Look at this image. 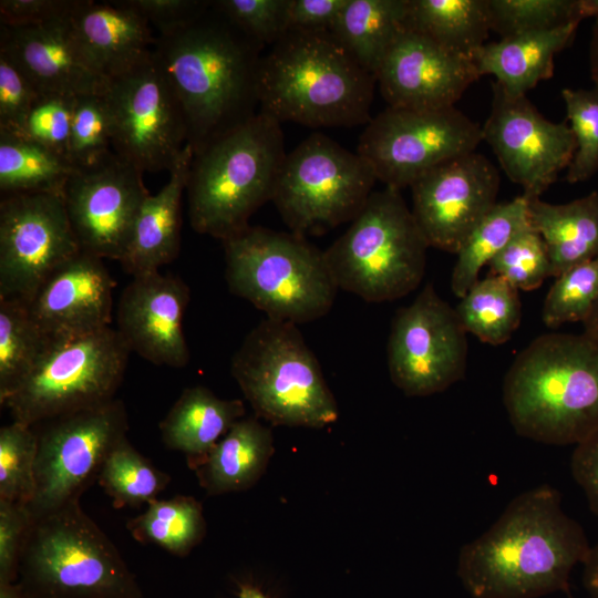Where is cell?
<instances>
[{"label":"cell","instance_id":"cell-27","mask_svg":"<svg viewBox=\"0 0 598 598\" xmlns=\"http://www.w3.org/2000/svg\"><path fill=\"white\" fill-rule=\"evenodd\" d=\"M245 412L238 399H220L203 385L186 388L159 423L162 441L185 454L194 470Z\"/></svg>","mask_w":598,"mask_h":598},{"label":"cell","instance_id":"cell-23","mask_svg":"<svg viewBox=\"0 0 598 598\" xmlns=\"http://www.w3.org/2000/svg\"><path fill=\"white\" fill-rule=\"evenodd\" d=\"M114 288L103 259L80 250L44 280L27 305L49 339L87 333L110 327Z\"/></svg>","mask_w":598,"mask_h":598},{"label":"cell","instance_id":"cell-28","mask_svg":"<svg viewBox=\"0 0 598 598\" xmlns=\"http://www.w3.org/2000/svg\"><path fill=\"white\" fill-rule=\"evenodd\" d=\"M272 453L270 429L257 417H243L193 471L210 496L240 492L258 482Z\"/></svg>","mask_w":598,"mask_h":598},{"label":"cell","instance_id":"cell-22","mask_svg":"<svg viewBox=\"0 0 598 598\" xmlns=\"http://www.w3.org/2000/svg\"><path fill=\"white\" fill-rule=\"evenodd\" d=\"M190 289L179 277L154 271L133 277L116 311V330L143 359L171 368L189 362L183 320Z\"/></svg>","mask_w":598,"mask_h":598},{"label":"cell","instance_id":"cell-44","mask_svg":"<svg viewBox=\"0 0 598 598\" xmlns=\"http://www.w3.org/2000/svg\"><path fill=\"white\" fill-rule=\"evenodd\" d=\"M239 29L261 45H274L288 31L290 0H214Z\"/></svg>","mask_w":598,"mask_h":598},{"label":"cell","instance_id":"cell-5","mask_svg":"<svg viewBox=\"0 0 598 598\" xmlns=\"http://www.w3.org/2000/svg\"><path fill=\"white\" fill-rule=\"evenodd\" d=\"M280 124L258 112L193 156L186 193L196 233L224 241L246 229L250 216L272 200L287 155Z\"/></svg>","mask_w":598,"mask_h":598},{"label":"cell","instance_id":"cell-31","mask_svg":"<svg viewBox=\"0 0 598 598\" xmlns=\"http://www.w3.org/2000/svg\"><path fill=\"white\" fill-rule=\"evenodd\" d=\"M408 27L473 59L491 28L488 0H408Z\"/></svg>","mask_w":598,"mask_h":598},{"label":"cell","instance_id":"cell-20","mask_svg":"<svg viewBox=\"0 0 598 598\" xmlns=\"http://www.w3.org/2000/svg\"><path fill=\"white\" fill-rule=\"evenodd\" d=\"M480 78L473 59L410 28L395 39L375 72L389 106L414 110L454 106Z\"/></svg>","mask_w":598,"mask_h":598},{"label":"cell","instance_id":"cell-30","mask_svg":"<svg viewBox=\"0 0 598 598\" xmlns=\"http://www.w3.org/2000/svg\"><path fill=\"white\" fill-rule=\"evenodd\" d=\"M408 0H348L330 33L367 71L375 72L408 29Z\"/></svg>","mask_w":598,"mask_h":598},{"label":"cell","instance_id":"cell-14","mask_svg":"<svg viewBox=\"0 0 598 598\" xmlns=\"http://www.w3.org/2000/svg\"><path fill=\"white\" fill-rule=\"evenodd\" d=\"M112 150L142 172L168 171L187 145L182 106L153 54L109 80Z\"/></svg>","mask_w":598,"mask_h":598},{"label":"cell","instance_id":"cell-56","mask_svg":"<svg viewBox=\"0 0 598 598\" xmlns=\"http://www.w3.org/2000/svg\"><path fill=\"white\" fill-rule=\"evenodd\" d=\"M578 16L580 20L589 17L598 18V0H578Z\"/></svg>","mask_w":598,"mask_h":598},{"label":"cell","instance_id":"cell-18","mask_svg":"<svg viewBox=\"0 0 598 598\" xmlns=\"http://www.w3.org/2000/svg\"><path fill=\"white\" fill-rule=\"evenodd\" d=\"M482 135L507 177L523 188L522 195L527 198H539L558 174L568 168L576 151L566 121L550 122L526 95L509 96L496 82Z\"/></svg>","mask_w":598,"mask_h":598},{"label":"cell","instance_id":"cell-41","mask_svg":"<svg viewBox=\"0 0 598 598\" xmlns=\"http://www.w3.org/2000/svg\"><path fill=\"white\" fill-rule=\"evenodd\" d=\"M567 120L576 142L566 181L584 182L598 172V89H564Z\"/></svg>","mask_w":598,"mask_h":598},{"label":"cell","instance_id":"cell-37","mask_svg":"<svg viewBox=\"0 0 598 598\" xmlns=\"http://www.w3.org/2000/svg\"><path fill=\"white\" fill-rule=\"evenodd\" d=\"M169 482L171 476L154 466L127 437L111 451L97 478L116 508L147 505Z\"/></svg>","mask_w":598,"mask_h":598},{"label":"cell","instance_id":"cell-21","mask_svg":"<svg viewBox=\"0 0 598 598\" xmlns=\"http://www.w3.org/2000/svg\"><path fill=\"white\" fill-rule=\"evenodd\" d=\"M72 11L37 25L0 24V53L10 59L41 94H104L109 80L82 45L71 19Z\"/></svg>","mask_w":598,"mask_h":598},{"label":"cell","instance_id":"cell-36","mask_svg":"<svg viewBox=\"0 0 598 598\" xmlns=\"http://www.w3.org/2000/svg\"><path fill=\"white\" fill-rule=\"evenodd\" d=\"M48 342L25 302L0 299V403L28 377Z\"/></svg>","mask_w":598,"mask_h":598},{"label":"cell","instance_id":"cell-4","mask_svg":"<svg viewBox=\"0 0 598 598\" xmlns=\"http://www.w3.org/2000/svg\"><path fill=\"white\" fill-rule=\"evenodd\" d=\"M375 84L329 31L289 30L262 55L258 112L310 127L367 125Z\"/></svg>","mask_w":598,"mask_h":598},{"label":"cell","instance_id":"cell-42","mask_svg":"<svg viewBox=\"0 0 598 598\" xmlns=\"http://www.w3.org/2000/svg\"><path fill=\"white\" fill-rule=\"evenodd\" d=\"M112 151V122L104 94L75 97L68 158L74 167L89 165Z\"/></svg>","mask_w":598,"mask_h":598},{"label":"cell","instance_id":"cell-50","mask_svg":"<svg viewBox=\"0 0 598 598\" xmlns=\"http://www.w3.org/2000/svg\"><path fill=\"white\" fill-rule=\"evenodd\" d=\"M570 470L586 496L589 509L598 517V429L576 445Z\"/></svg>","mask_w":598,"mask_h":598},{"label":"cell","instance_id":"cell-7","mask_svg":"<svg viewBox=\"0 0 598 598\" xmlns=\"http://www.w3.org/2000/svg\"><path fill=\"white\" fill-rule=\"evenodd\" d=\"M223 245L229 291L267 318L300 324L331 310L338 287L323 251L305 237L249 225Z\"/></svg>","mask_w":598,"mask_h":598},{"label":"cell","instance_id":"cell-16","mask_svg":"<svg viewBox=\"0 0 598 598\" xmlns=\"http://www.w3.org/2000/svg\"><path fill=\"white\" fill-rule=\"evenodd\" d=\"M61 194L20 193L0 200V299L23 302L80 251Z\"/></svg>","mask_w":598,"mask_h":598},{"label":"cell","instance_id":"cell-55","mask_svg":"<svg viewBox=\"0 0 598 598\" xmlns=\"http://www.w3.org/2000/svg\"><path fill=\"white\" fill-rule=\"evenodd\" d=\"M582 323L584 332L598 340V298Z\"/></svg>","mask_w":598,"mask_h":598},{"label":"cell","instance_id":"cell-35","mask_svg":"<svg viewBox=\"0 0 598 598\" xmlns=\"http://www.w3.org/2000/svg\"><path fill=\"white\" fill-rule=\"evenodd\" d=\"M455 311L467 333L493 346L505 343L522 320L518 290L496 275L477 280Z\"/></svg>","mask_w":598,"mask_h":598},{"label":"cell","instance_id":"cell-54","mask_svg":"<svg viewBox=\"0 0 598 598\" xmlns=\"http://www.w3.org/2000/svg\"><path fill=\"white\" fill-rule=\"evenodd\" d=\"M0 598H32L21 585L16 582H0Z\"/></svg>","mask_w":598,"mask_h":598},{"label":"cell","instance_id":"cell-32","mask_svg":"<svg viewBox=\"0 0 598 598\" xmlns=\"http://www.w3.org/2000/svg\"><path fill=\"white\" fill-rule=\"evenodd\" d=\"M530 227L524 195L497 203L477 224L457 251L451 289L460 299L476 283L478 274L522 230Z\"/></svg>","mask_w":598,"mask_h":598},{"label":"cell","instance_id":"cell-25","mask_svg":"<svg viewBox=\"0 0 598 598\" xmlns=\"http://www.w3.org/2000/svg\"><path fill=\"white\" fill-rule=\"evenodd\" d=\"M194 153L186 145L169 169L167 184L148 195L138 213L133 236L124 257L123 270L133 277L145 275L172 262L181 243V203Z\"/></svg>","mask_w":598,"mask_h":598},{"label":"cell","instance_id":"cell-57","mask_svg":"<svg viewBox=\"0 0 598 598\" xmlns=\"http://www.w3.org/2000/svg\"><path fill=\"white\" fill-rule=\"evenodd\" d=\"M238 598H267L259 589L250 585H243L240 587Z\"/></svg>","mask_w":598,"mask_h":598},{"label":"cell","instance_id":"cell-34","mask_svg":"<svg viewBox=\"0 0 598 598\" xmlns=\"http://www.w3.org/2000/svg\"><path fill=\"white\" fill-rule=\"evenodd\" d=\"M133 538L156 545L172 555L187 556L206 535L202 504L192 496L154 499L144 513L127 520Z\"/></svg>","mask_w":598,"mask_h":598},{"label":"cell","instance_id":"cell-10","mask_svg":"<svg viewBox=\"0 0 598 598\" xmlns=\"http://www.w3.org/2000/svg\"><path fill=\"white\" fill-rule=\"evenodd\" d=\"M131 350L116 329L52 338L23 382L1 403L34 426L114 399Z\"/></svg>","mask_w":598,"mask_h":598},{"label":"cell","instance_id":"cell-52","mask_svg":"<svg viewBox=\"0 0 598 598\" xmlns=\"http://www.w3.org/2000/svg\"><path fill=\"white\" fill-rule=\"evenodd\" d=\"M582 565V585L591 598H598V544L590 547Z\"/></svg>","mask_w":598,"mask_h":598},{"label":"cell","instance_id":"cell-33","mask_svg":"<svg viewBox=\"0 0 598 598\" xmlns=\"http://www.w3.org/2000/svg\"><path fill=\"white\" fill-rule=\"evenodd\" d=\"M70 159L38 142L0 130V192L62 194L73 172Z\"/></svg>","mask_w":598,"mask_h":598},{"label":"cell","instance_id":"cell-12","mask_svg":"<svg viewBox=\"0 0 598 598\" xmlns=\"http://www.w3.org/2000/svg\"><path fill=\"white\" fill-rule=\"evenodd\" d=\"M39 424L35 491L28 506L33 518L80 502L111 451L126 439L128 417L123 401L113 399Z\"/></svg>","mask_w":598,"mask_h":598},{"label":"cell","instance_id":"cell-26","mask_svg":"<svg viewBox=\"0 0 598 598\" xmlns=\"http://www.w3.org/2000/svg\"><path fill=\"white\" fill-rule=\"evenodd\" d=\"M579 23L527 32L485 43L473 55L480 75L491 74L513 97L524 96L554 73V58L573 40Z\"/></svg>","mask_w":598,"mask_h":598},{"label":"cell","instance_id":"cell-45","mask_svg":"<svg viewBox=\"0 0 598 598\" xmlns=\"http://www.w3.org/2000/svg\"><path fill=\"white\" fill-rule=\"evenodd\" d=\"M75 97L40 94L28 112L19 135L68 157Z\"/></svg>","mask_w":598,"mask_h":598},{"label":"cell","instance_id":"cell-6","mask_svg":"<svg viewBox=\"0 0 598 598\" xmlns=\"http://www.w3.org/2000/svg\"><path fill=\"white\" fill-rule=\"evenodd\" d=\"M18 582L32 598H143L136 576L80 502L33 518Z\"/></svg>","mask_w":598,"mask_h":598},{"label":"cell","instance_id":"cell-13","mask_svg":"<svg viewBox=\"0 0 598 598\" xmlns=\"http://www.w3.org/2000/svg\"><path fill=\"white\" fill-rule=\"evenodd\" d=\"M482 140V126L455 106H388L365 125L357 153L370 163L378 181L400 190L436 166L475 152Z\"/></svg>","mask_w":598,"mask_h":598},{"label":"cell","instance_id":"cell-1","mask_svg":"<svg viewBox=\"0 0 598 598\" xmlns=\"http://www.w3.org/2000/svg\"><path fill=\"white\" fill-rule=\"evenodd\" d=\"M561 494L538 485L514 497L493 525L462 546L457 577L472 598H538L567 591L590 549Z\"/></svg>","mask_w":598,"mask_h":598},{"label":"cell","instance_id":"cell-9","mask_svg":"<svg viewBox=\"0 0 598 598\" xmlns=\"http://www.w3.org/2000/svg\"><path fill=\"white\" fill-rule=\"evenodd\" d=\"M230 370L256 416L274 425L320 429L338 420L337 401L297 324L260 321Z\"/></svg>","mask_w":598,"mask_h":598},{"label":"cell","instance_id":"cell-49","mask_svg":"<svg viewBox=\"0 0 598 598\" xmlns=\"http://www.w3.org/2000/svg\"><path fill=\"white\" fill-rule=\"evenodd\" d=\"M78 0H1L0 24L28 27L69 14Z\"/></svg>","mask_w":598,"mask_h":598},{"label":"cell","instance_id":"cell-40","mask_svg":"<svg viewBox=\"0 0 598 598\" xmlns=\"http://www.w3.org/2000/svg\"><path fill=\"white\" fill-rule=\"evenodd\" d=\"M555 278L543 307L544 323L557 328L566 322H584L598 298V257Z\"/></svg>","mask_w":598,"mask_h":598},{"label":"cell","instance_id":"cell-2","mask_svg":"<svg viewBox=\"0 0 598 598\" xmlns=\"http://www.w3.org/2000/svg\"><path fill=\"white\" fill-rule=\"evenodd\" d=\"M264 48L214 0L184 27L156 35L153 56L182 106L194 155L258 113Z\"/></svg>","mask_w":598,"mask_h":598},{"label":"cell","instance_id":"cell-46","mask_svg":"<svg viewBox=\"0 0 598 598\" xmlns=\"http://www.w3.org/2000/svg\"><path fill=\"white\" fill-rule=\"evenodd\" d=\"M39 90L4 54L0 53V130L20 134Z\"/></svg>","mask_w":598,"mask_h":598},{"label":"cell","instance_id":"cell-17","mask_svg":"<svg viewBox=\"0 0 598 598\" xmlns=\"http://www.w3.org/2000/svg\"><path fill=\"white\" fill-rule=\"evenodd\" d=\"M143 173L113 150L74 167L61 195L81 251L117 261L124 257L150 195Z\"/></svg>","mask_w":598,"mask_h":598},{"label":"cell","instance_id":"cell-29","mask_svg":"<svg viewBox=\"0 0 598 598\" xmlns=\"http://www.w3.org/2000/svg\"><path fill=\"white\" fill-rule=\"evenodd\" d=\"M528 218L546 244L551 276L598 257V192L558 205L528 198Z\"/></svg>","mask_w":598,"mask_h":598},{"label":"cell","instance_id":"cell-53","mask_svg":"<svg viewBox=\"0 0 598 598\" xmlns=\"http://www.w3.org/2000/svg\"><path fill=\"white\" fill-rule=\"evenodd\" d=\"M590 73L595 87L598 89V18H596V22L592 28V38L590 43Z\"/></svg>","mask_w":598,"mask_h":598},{"label":"cell","instance_id":"cell-19","mask_svg":"<svg viewBox=\"0 0 598 598\" xmlns=\"http://www.w3.org/2000/svg\"><path fill=\"white\" fill-rule=\"evenodd\" d=\"M499 173L483 154L450 159L410 187L412 214L429 247L457 254L464 240L497 204Z\"/></svg>","mask_w":598,"mask_h":598},{"label":"cell","instance_id":"cell-51","mask_svg":"<svg viewBox=\"0 0 598 598\" xmlns=\"http://www.w3.org/2000/svg\"><path fill=\"white\" fill-rule=\"evenodd\" d=\"M348 0H290L289 30L329 31Z\"/></svg>","mask_w":598,"mask_h":598},{"label":"cell","instance_id":"cell-48","mask_svg":"<svg viewBox=\"0 0 598 598\" xmlns=\"http://www.w3.org/2000/svg\"><path fill=\"white\" fill-rule=\"evenodd\" d=\"M144 17L157 34L175 31L198 17L210 0H123Z\"/></svg>","mask_w":598,"mask_h":598},{"label":"cell","instance_id":"cell-24","mask_svg":"<svg viewBox=\"0 0 598 598\" xmlns=\"http://www.w3.org/2000/svg\"><path fill=\"white\" fill-rule=\"evenodd\" d=\"M71 19L82 45L107 80L153 54L156 35L152 25L123 0H78Z\"/></svg>","mask_w":598,"mask_h":598},{"label":"cell","instance_id":"cell-11","mask_svg":"<svg viewBox=\"0 0 598 598\" xmlns=\"http://www.w3.org/2000/svg\"><path fill=\"white\" fill-rule=\"evenodd\" d=\"M377 181L364 157L316 132L286 155L272 202L291 233L318 236L352 221Z\"/></svg>","mask_w":598,"mask_h":598},{"label":"cell","instance_id":"cell-15","mask_svg":"<svg viewBox=\"0 0 598 598\" xmlns=\"http://www.w3.org/2000/svg\"><path fill=\"white\" fill-rule=\"evenodd\" d=\"M455 308L427 283L394 315L388 340L392 382L408 396H427L465 375L468 344Z\"/></svg>","mask_w":598,"mask_h":598},{"label":"cell","instance_id":"cell-43","mask_svg":"<svg viewBox=\"0 0 598 598\" xmlns=\"http://www.w3.org/2000/svg\"><path fill=\"white\" fill-rule=\"evenodd\" d=\"M488 266L491 275L499 276L524 291L540 287L551 276L546 244L532 227L517 234Z\"/></svg>","mask_w":598,"mask_h":598},{"label":"cell","instance_id":"cell-47","mask_svg":"<svg viewBox=\"0 0 598 598\" xmlns=\"http://www.w3.org/2000/svg\"><path fill=\"white\" fill-rule=\"evenodd\" d=\"M32 522L27 505L0 499V582L18 581Z\"/></svg>","mask_w":598,"mask_h":598},{"label":"cell","instance_id":"cell-39","mask_svg":"<svg viewBox=\"0 0 598 598\" xmlns=\"http://www.w3.org/2000/svg\"><path fill=\"white\" fill-rule=\"evenodd\" d=\"M491 28L502 38L579 23L578 0H488Z\"/></svg>","mask_w":598,"mask_h":598},{"label":"cell","instance_id":"cell-8","mask_svg":"<svg viewBox=\"0 0 598 598\" xmlns=\"http://www.w3.org/2000/svg\"><path fill=\"white\" fill-rule=\"evenodd\" d=\"M399 189L373 192L350 227L323 251L338 287L368 302L392 301L416 289L426 249Z\"/></svg>","mask_w":598,"mask_h":598},{"label":"cell","instance_id":"cell-58","mask_svg":"<svg viewBox=\"0 0 598 598\" xmlns=\"http://www.w3.org/2000/svg\"><path fill=\"white\" fill-rule=\"evenodd\" d=\"M569 598H573L571 596H569Z\"/></svg>","mask_w":598,"mask_h":598},{"label":"cell","instance_id":"cell-3","mask_svg":"<svg viewBox=\"0 0 598 598\" xmlns=\"http://www.w3.org/2000/svg\"><path fill=\"white\" fill-rule=\"evenodd\" d=\"M503 403L518 435L577 445L598 429V340L585 332L539 336L506 372Z\"/></svg>","mask_w":598,"mask_h":598},{"label":"cell","instance_id":"cell-38","mask_svg":"<svg viewBox=\"0 0 598 598\" xmlns=\"http://www.w3.org/2000/svg\"><path fill=\"white\" fill-rule=\"evenodd\" d=\"M37 450L33 426L12 421L0 429V499L27 506L32 502Z\"/></svg>","mask_w":598,"mask_h":598}]
</instances>
